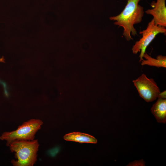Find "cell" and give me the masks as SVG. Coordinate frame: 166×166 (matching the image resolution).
I'll list each match as a JSON object with an SVG mask.
<instances>
[{"instance_id": "6da1fadb", "label": "cell", "mask_w": 166, "mask_h": 166, "mask_svg": "<svg viewBox=\"0 0 166 166\" xmlns=\"http://www.w3.org/2000/svg\"><path fill=\"white\" fill-rule=\"evenodd\" d=\"M141 0H128L124 10L118 15L111 17L114 24L123 29V35L127 41L133 39L132 35H137L134 25L141 22L144 15V8L138 4Z\"/></svg>"}, {"instance_id": "7a4b0ae2", "label": "cell", "mask_w": 166, "mask_h": 166, "mask_svg": "<svg viewBox=\"0 0 166 166\" xmlns=\"http://www.w3.org/2000/svg\"><path fill=\"white\" fill-rule=\"evenodd\" d=\"M39 144L37 140H14L9 144L10 150L15 152L16 160H12L14 166H33L37 160Z\"/></svg>"}, {"instance_id": "3957f363", "label": "cell", "mask_w": 166, "mask_h": 166, "mask_svg": "<svg viewBox=\"0 0 166 166\" xmlns=\"http://www.w3.org/2000/svg\"><path fill=\"white\" fill-rule=\"evenodd\" d=\"M43 124L40 120L30 119L19 126L16 130L3 132L0 136V139L6 141L8 146L14 140H33L36 133Z\"/></svg>"}, {"instance_id": "277c9868", "label": "cell", "mask_w": 166, "mask_h": 166, "mask_svg": "<svg viewBox=\"0 0 166 166\" xmlns=\"http://www.w3.org/2000/svg\"><path fill=\"white\" fill-rule=\"evenodd\" d=\"M166 33V28L155 25L153 19L148 22L145 29L139 32V34L142 35V37L135 42L132 48V52L134 54L140 52L139 62L143 59V56L147 48L156 36L159 34Z\"/></svg>"}, {"instance_id": "5b68a950", "label": "cell", "mask_w": 166, "mask_h": 166, "mask_svg": "<svg viewBox=\"0 0 166 166\" xmlns=\"http://www.w3.org/2000/svg\"><path fill=\"white\" fill-rule=\"evenodd\" d=\"M132 82L140 97L147 102L156 100L160 92L154 79L148 78L144 73L133 80Z\"/></svg>"}, {"instance_id": "8992f818", "label": "cell", "mask_w": 166, "mask_h": 166, "mask_svg": "<svg viewBox=\"0 0 166 166\" xmlns=\"http://www.w3.org/2000/svg\"><path fill=\"white\" fill-rule=\"evenodd\" d=\"M151 9L145 11L147 14L152 15L154 23L157 26L166 27V7L165 0H156L151 3Z\"/></svg>"}, {"instance_id": "52a82bcc", "label": "cell", "mask_w": 166, "mask_h": 166, "mask_svg": "<svg viewBox=\"0 0 166 166\" xmlns=\"http://www.w3.org/2000/svg\"><path fill=\"white\" fill-rule=\"evenodd\" d=\"M152 114L158 123L166 122V99L158 98L151 109Z\"/></svg>"}, {"instance_id": "ba28073f", "label": "cell", "mask_w": 166, "mask_h": 166, "mask_svg": "<svg viewBox=\"0 0 166 166\" xmlns=\"http://www.w3.org/2000/svg\"><path fill=\"white\" fill-rule=\"evenodd\" d=\"M64 139L66 140L80 143H97V140L93 136L89 134L79 132H73L66 134Z\"/></svg>"}, {"instance_id": "9c48e42d", "label": "cell", "mask_w": 166, "mask_h": 166, "mask_svg": "<svg viewBox=\"0 0 166 166\" xmlns=\"http://www.w3.org/2000/svg\"><path fill=\"white\" fill-rule=\"evenodd\" d=\"M143 59L141 61V65H148L157 67L166 68V56L161 55H158L156 58H153L146 52L143 56Z\"/></svg>"}, {"instance_id": "30bf717a", "label": "cell", "mask_w": 166, "mask_h": 166, "mask_svg": "<svg viewBox=\"0 0 166 166\" xmlns=\"http://www.w3.org/2000/svg\"><path fill=\"white\" fill-rule=\"evenodd\" d=\"M145 163L142 160L139 161H134L133 163H130V166H144Z\"/></svg>"}, {"instance_id": "8fae6325", "label": "cell", "mask_w": 166, "mask_h": 166, "mask_svg": "<svg viewBox=\"0 0 166 166\" xmlns=\"http://www.w3.org/2000/svg\"><path fill=\"white\" fill-rule=\"evenodd\" d=\"M157 98H160L165 99L166 98V91L164 90L162 92H160L159 93Z\"/></svg>"}, {"instance_id": "7c38bea8", "label": "cell", "mask_w": 166, "mask_h": 166, "mask_svg": "<svg viewBox=\"0 0 166 166\" xmlns=\"http://www.w3.org/2000/svg\"><path fill=\"white\" fill-rule=\"evenodd\" d=\"M0 62H5V59L3 56H2V58H0Z\"/></svg>"}]
</instances>
